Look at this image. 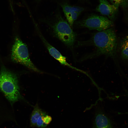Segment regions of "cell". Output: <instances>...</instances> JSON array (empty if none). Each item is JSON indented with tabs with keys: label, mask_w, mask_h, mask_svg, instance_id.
Wrapping results in <instances>:
<instances>
[{
	"label": "cell",
	"mask_w": 128,
	"mask_h": 128,
	"mask_svg": "<svg viewBox=\"0 0 128 128\" xmlns=\"http://www.w3.org/2000/svg\"><path fill=\"white\" fill-rule=\"evenodd\" d=\"M79 45L89 44L94 46L96 50L84 58L89 59L102 55L114 57L115 55L117 41L115 33L112 28L95 33L89 40L79 41Z\"/></svg>",
	"instance_id": "6da1fadb"
},
{
	"label": "cell",
	"mask_w": 128,
	"mask_h": 128,
	"mask_svg": "<svg viewBox=\"0 0 128 128\" xmlns=\"http://www.w3.org/2000/svg\"><path fill=\"white\" fill-rule=\"evenodd\" d=\"M0 89L12 105L22 98L17 75L3 65L0 72Z\"/></svg>",
	"instance_id": "7a4b0ae2"
},
{
	"label": "cell",
	"mask_w": 128,
	"mask_h": 128,
	"mask_svg": "<svg viewBox=\"0 0 128 128\" xmlns=\"http://www.w3.org/2000/svg\"><path fill=\"white\" fill-rule=\"evenodd\" d=\"M11 59L13 62L23 65L33 71L42 72L30 59L27 45L17 36L15 37L12 47Z\"/></svg>",
	"instance_id": "3957f363"
},
{
	"label": "cell",
	"mask_w": 128,
	"mask_h": 128,
	"mask_svg": "<svg viewBox=\"0 0 128 128\" xmlns=\"http://www.w3.org/2000/svg\"><path fill=\"white\" fill-rule=\"evenodd\" d=\"M76 26L96 30L101 32L109 29L114 25L113 22L105 17L92 15L87 18L75 22Z\"/></svg>",
	"instance_id": "277c9868"
},
{
	"label": "cell",
	"mask_w": 128,
	"mask_h": 128,
	"mask_svg": "<svg viewBox=\"0 0 128 128\" xmlns=\"http://www.w3.org/2000/svg\"><path fill=\"white\" fill-rule=\"evenodd\" d=\"M53 29L56 35L61 41L69 47L73 46L77 35L67 22L61 18L54 24Z\"/></svg>",
	"instance_id": "5b68a950"
},
{
	"label": "cell",
	"mask_w": 128,
	"mask_h": 128,
	"mask_svg": "<svg viewBox=\"0 0 128 128\" xmlns=\"http://www.w3.org/2000/svg\"><path fill=\"white\" fill-rule=\"evenodd\" d=\"M100 4L96 10L102 15L107 16L110 20H114L116 17L119 7L110 4L106 0H99Z\"/></svg>",
	"instance_id": "8992f818"
},
{
	"label": "cell",
	"mask_w": 128,
	"mask_h": 128,
	"mask_svg": "<svg viewBox=\"0 0 128 128\" xmlns=\"http://www.w3.org/2000/svg\"><path fill=\"white\" fill-rule=\"evenodd\" d=\"M61 6L68 23L72 27L74 22L83 11L84 8L78 6H72L66 3L62 4Z\"/></svg>",
	"instance_id": "52a82bcc"
},
{
	"label": "cell",
	"mask_w": 128,
	"mask_h": 128,
	"mask_svg": "<svg viewBox=\"0 0 128 128\" xmlns=\"http://www.w3.org/2000/svg\"><path fill=\"white\" fill-rule=\"evenodd\" d=\"M41 37L51 56L58 61L61 64L76 69V68L72 66L67 62L65 57L63 56L57 50L49 44L42 36Z\"/></svg>",
	"instance_id": "ba28073f"
},
{
	"label": "cell",
	"mask_w": 128,
	"mask_h": 128,
	"mask_svg": "<svg viewBox=\"0 0 128 128\" xmlns=\"http://www.w3.org/2000/svg\"><path fill=\"white\" fill-rule=\"evenodd\" d=\"M94 128H113L110 121L106 115L100 111L95 116Z\"/></svg>",
	"instance_id": "9c48e42d"
},
{
	"label": "cell",
	"mask_w": 128,
	"mask_h": 128,
	"mask_svg": "<svg viewBox=\"0 0 128 128\" xmlns=\"http://www.w3.org/2000/svg\"><path fill=\"white\" fill-rule=\"evenodd\" d=\"M42 111L37 104L34 106L30 118L31 127H34L35 126L37 121L41 115Z\"/></svg>",
	"instance_id": "30bf717a"
},
{
	"label": "cell",
	"mask_w": 128,
	"mask_h": 128,
	"mask_svg": "<svg viewBox=\"0 0 128 128\" xmlns=\"http://www.w3.org/2000/svg\"><path fill=\"white\" fill-rule=\"evenodd\" d=\"M121 52L122 56L123 59H128V36L125 37L121 42Z\"/></svg>",
	"instance_id": "8fae6325"
},
{
	"label": "cell",
	"mask_w": 128,
	"mask_h": 128,
	"mask_svg": "<svg viewBox=\"0 0 128 128\" xmlns=\"http://www.w3.org/2000/svg\"><path fill=\"white\" fill-rule=\"evenodd\" d=\"M112 4L118 7H120L123 10H128V0H110Z\"/></svg>",
	"instance_id": "7c38bea8"
},
{
	"label": "cell",
	"mask_w": 128,
	"mask_h": 128,
	"mask_svg": "<svg viewBox=\"0 0 128 128\" xmlns=\"http://www.w3.org/2000/svg\"><path fill=\"white\" fill-rule=\"evenodd\" d=\"M46 115L45 112L42 111L41 115L37 122L35 126L40 128H44L47 125L44 123L43 120V117Z\"/></svg>",
	"instance_id": "4fadbf2b"
},
{
	"label": "cell",
	"mask_w": 128,
	"mask_h": 128,
	"mask_svg": "<svg viewBox=\"0 0 128 128\" xmlns=\"http://www.w3.org/2000/svg\"><path fill=\"white\" fill-rule=\"evenodd\" d=\"M52 118L50 116L46 115L43 118V120L45 124L47 125L49 124L52 121Z\"/></svg>",
	"instance_id": "5bb4252c"
},
{
	"label": "cell",
	"mask_w": 128,
	"mask_h": 128,
	"mask_svg": "<svg viewBox=\"0 0 128 128\" xmlns=\"http://www.w3.org/2000/svg\"></svg>",
	"instance_id": "9a60e30c"
}]
</instances>
